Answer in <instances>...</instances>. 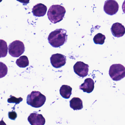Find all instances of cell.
I'll list each match as a JSON object with an SVG mask.
<instances>
[{
    "mask_svg": "<svg viewBox=\"0 0 125 125\" xmlns=\"http://www.w3.org/2000/svg\"><path fill=\"white\" fill-rule=\"evenodd\" d=\"M0 125H7L3 120V119L1 121H0Z\"/></svg>",
    "mask_w": 125,
    "mask_h": 125,
    "instance_id": "22",
    "label": "cell"
},
{
    "mask_svg": "<svg viewBox=\"0 0 125 125\" xmlns=\"http://www.w3.org/2000/svg\"><path fill=\"white\" fill-rule=\"evenodd\" d=\"M28 120L31 125H44L45 120L42 115L32 113L29 116Z\"/></svg>",
    "mask_w": 125,
    "mask_h": 125,
    "instance_id": "9",
    "label": "cell"
},
{
    "mask_svg": "<svg viewBox=\"0 0 125 125\" xmlns=\"http://www.w3.org/2000/svg\"><path fill=\"white\" fill-rule=\"evenodd\" d=\"M94 83L93 79L88 78L86 79L84 82L80 85L79 89L83 90L84 92L91 93L94 90Z\"/></svg>",
    "mask_w": 125,
    "mask_h": 125,
    "instance_id": "11",
    "label": "cell"
},
{
    "mask_svg": "<svg viewBox=\"0 0 125 125\" xmlns=\"http://www.w3.org/2000/svg\"><path fill=\"white\" fill-rule=\"evenodd\" d=\"M23 100V98L21 97H20L19 98H17L14 96H10V97L8 98L7 101L8 103H15L16 104H18L21 102Z\"/></svg>",
    "mask_w": 125,
    "mask_h": 125,
    "instance_id": "19",
    "label": "cell"
},
{
    "mask_svg": "<svg viewBox=\"0 0 125 125\" xmlns=\"http://www.w3.org/2000/svg\"><path fill=\"white\" fill-rule=\"evenodd\" d=\"M109 75L114 81H120L125 77V67L121 64H114L110 67Z\"/></svg>",
    "mask_w": 125,
    "mask_h": 125,
    "instance_id": "4",
    "label": "cell"
},
{
    "mask_svg": "<svg viewBox=\"0 0 125 125\" xmlns=\"http://www.w3.org/2000/svg\"><path fill=\"white\" fill-rule=\"evenodd\" d=\"M67 31L65 29H56L49 34L48 37V42L53 47H59L63 45L67 40Z\"/></svg>",
    "mask_w": 125,
    "mask_h": 125,
    "instance_id": "1",
    "label": "cell"
},
{
    "mask_svg": "<svg viewBox=\"0 0 125 125\" xmlns=\"http://www.w3.org/2000/svg\"><path fill=\"white\" fill-rule=\"evenodd\" d=\"M72 87L67 85H63L60 88V94L62 97L65 99L70 97L72 94Z\"/></svg>",
    "mask_w": 125,
    "mask_h": 125,
    "instance_id": "14",
    "label": "cell"
},
{
    "mask_svg": "<svg viewBox=\"0 0 125 125\" xmlns=\"http://www.w3.org/2000/svg\"><path fill=\"white\" fill-rule=\"evenodd\" d=\"M105 39L106 37L105 35L101 33H99L95 36L93 40L95 44L102 45L105 42Z\"/></svg>",
    "mask_w": 125,
    "mask_h": 125,
    "instance_id": "17",
    "label": "cell"
},
{
    "mask_svg": "<svg viewBox=\"0 0 125 125\" xmlns=\"http://www.w3.org/2000/svg\"><path fill=\"white\" fill-rule=\"evenodd\" d=\"M16 63L20 68H25L29 64V61L28 57L26 56H22L17 59Z\"/></svg>",
    "mask_w": 125,
    "mask_h": 125,
    "instance_id": "16",
    "label": "cell"
},
{
    "mask_svg": "<svg viewBox=\"0 0 125 125\" xmlns=\"http://www.w3.org/2000/svg\"><path fill=\"white\" fill-rule=\"evenodd\" d=\"M75 73L81 77H84L88 75L89 65L82 62H78L73 66Z\"/></svg>",
    "mask_w": 125,
    "mask_h": 125,
    "instance_id": "7",
    "label": "cell"
},
{
    "mask_svg": "<svg viewBox=\"0 0 125 125\" xmlns=\"http://www.w3.org/2000/svg\"><path fill=\"white\" fill-rule=\"evenodd\" d=\"M70 106L74 111L81 110L83 108V101L79 98H73L70 101Z\"/></svg>",
    "mask_w": 125,
    "mask_h": 125,
    "instance_id": "13",
    "label": "cell"
},
{
    "mask_svg": "<svg viewBox=\"0 0 125 125\" xmlns=\"http://www.w3.org/2000/svg\"><path fill=\"white\" fill-rule=\"evenodd\" d=\"M8 73L7 66L4 63L0 62V78L4 77Z\"/></svg>",
    "mask_w": 125,
    "mask_h": 125,
    "instance_id": "18",
    "label": "cell"
},
{
    "mask_svg": "<svg viewBox=\"0 0 125 125\" xmlns=\"http://www.w3.org/2000/svg\"><path fill=\"white\" fill-rule=\"evenodd\" d=\"M47 7L42 3H39L34 6L32 12L34 16L37 17H43L46 14Z\"/></svg>",
    "mask_w": 125,
    "mask_h": 125,
    "instance_id": "12",
    "label": "cell"
},
{
    "mask_svg": "<svg viewBox=\"0 0 125 125\" xmlns=\"http://www.w3.org/2000/svg\"><path fill=\"white\" fill-rule=\"evenodd\" d=\"M66 56L60 53L53 54L50 58V62L53 67L55 68L61 67L66 63Z\"/></svg>",
    "mask_w": 125,
    "mask_h": 125,
    "instance_id": "8",
    "label": "cell"
},
{
    "mask_svg": "<svg viewBox=\"0 0 125 125\" xmlns=\"http://www.w3.org/2000/svg\"><path fill=\"white\" fill-rule=\"evenodd\" d=\"M66 12L65 8L61 5H52L48 11V19L53 23L59 22L63 20Z\"/></svg>",
    "mask_w": 125,
    "mask_h": 125,
    "instance_id": "2",
    "label": "cell"
},
{
    "mask_svg": "<svg viewBox=\"0 0 125 125\" xmlns=\"http://www.w3.org/2000/svg\"><path fill=\"white\" fill-rule=\"evenodd\" d=\"M45 101V96L39 91H32L28 95L26 99L27 104L35 108H39L42 106Z\"/></svg>",
    "mask_w": 125,
    "mask_h": 125,
    "instance_id": "3",
    "label": "cell"
},
{
    "mask_svg": "<svg viewBox=\"0 0 125 125\" xmlns=\"http://www.w3.org/2000/svg\"><path fill=\"white\" fill-rule=\"evenodd\" d=\"M8 50L9 53L11 56L18 58L24 53L25 45L21 41L15 40L9 45Z\"/></svg>",
    "mask_w": 125,
    "mask_h": 125,
    "instance_id": "5",
    "label": "cell"
},
{
    "mask_svg": "<svg viewBox=\"0 0 125 125\" xmlns=\"http://www.w3.org/2000/svg\"><path fill=\"white\" fill-rule=\"evenodd\" d=\"M2 0H0V2H1V1H2Z\"/></svg>",
    "mask_w": 125,
    "mask_h": 125,
    "instance_id": "23",
    "label": "cell"
},
{
    "mask_svg": "<svg viewBox=\"0 0 125 125\" xmlns=\"http://www.w3.org/2000/svg\"><path fill=\"white\" fill-rule=\"evenodd\" d=\"M111 31L112 34L118 38L123 36L125 33V26L119 22L115 23L112 25Z\"/></svg>",
    "mask_w": 125,
    "mask_h": 125,
    "instance_id": "10",
    "label": "cell"
},
{
    "mask_svg": "<svg viewBox=\"0 0 125 125\" xmlns=\"http://www.w3.org/2000/svg\"><path fill=\"white\" fill-rule=\"evenodd\" d=\"M9 117L12 120H15L17 117V114L15 111H11L9 112Z\"/></svg>",
    "mask_w": 125,
    "mask_h": 125,
    "instance_id": "20",
    "label": "cell"
},
{
    "mask_svg": "<svg viewBox=\"0 0 125 125\" xmlns=\"http://www.w3.org/2000/svg\"><path fill=\"white\" fill-rule=\"evenodd\" d=\"M119 9V4L115 0H107L105 1L103 9L107 14L114 15L117 13Z\"/></svg>",
    "mask_w": 125,
    "mask_h": 125,
    "instance_id": "6",
    "label": "cell"
},
{
    "mask_svg": "<svg viewBox=\"0 0 125 125\" xmlns=\"http://www.w3.org/2000/svg\"><path fill=\"white\" fill-rule=\"evenodd\" d=\"M18 1L22 3L23 5H26L29 3L30 0H17Z\"/></svg>",
    "mask_w": 125,
    "mask_h": 125,
    "instance_id": "21",
    "label": "cell"
},
{
    "mask_svg": "<svg viewBox=\"0 0 125 125\" xmlns=\"http://www.w3.org/2000/svg\"><path fill=\"white\" fill-rule=\"evenodd\" d=\"M8 48L6 42L0 39V58H4L8 53Z\"/></svg>",
    "mask_w": 125,
    "mask_h": 125,
    "instance_id": "15",
    "label": "cell"
}]
</instances>
